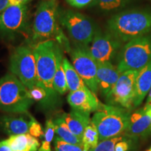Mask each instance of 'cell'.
I'll return each instance as SVG.
<instances>
[{
  "instance_id": "cell-20",
  "label": "cell",
  "mask_w": 151,
  "mask_h": 151,
  "mask_svg": "<svg viewBox=\"0 0 151 151\" xmlns=\"http://www.w3.org/2000/svg\"><path fill=\"white\" fill-rule=\"evenodd\" d=\"M6 141L12 151H38L41 146L37 138L29 134L11 136Z\"/></svg>"
},
{
  "instance_id": "cell-2",
  "label": "cell",
  "mask_w": 151,
  "mask_h": 151,
  "mask_svg": "<svg viewBox=\"0 0 151 151\" xmlns=\"http://www.w3.org/2000/svg\"><path fill=\"white\" fill-rule=\"evenodd\" d=\"M32 48L37 65V86L46 92L47 101L54 100L57 92L53 88V79L58 56L61 52L60 44L55 39H49L35 43Z\"/></svg>"
},
{
  "instance_id": "cell-26",
  "label": "cell",
  "mask_w": 151,
  "mask_h": 151,
  "mask_svg": "<svg viewBox=\"0 0 151 151\" xmlns=\"http://www.w3.org/2000/svg\"><path fill=\"white\" fill-rule=\"evenodd\" d=\"M55 134V131L54 122L51 119H48L46 122L43 141L38 151H51L50 144L54 139Z\"/></svg>"
},
{
  "instance_id": "cell-25",
  "label": "cell",
  "mask_w": 151,
  "mask_h": 151,
  "mask_svg": "<svg viewBox=\"0 0 151 151\" xmlns=\"http://www.w3.org/2000/svg\"><path fill=\"white\" fill-rule=\"evenodd\" d=\"M128 1L129 0H94L90 6L109 12L122 8Z\"/></svg>"
},
{
  "instance_id": "cell-22",
  "label": "cell",
  "mask_w": 151,
  "mask_h": 151,
  "mask_svg": "<svg viewBox=\"0 0 151 151\" xmlns=\"http://www.w3.org/2000/svg\"><path fill=\"white\" fill-rule=\"evenodd\" d=\"M55 125V134L62 141L69 143H72L76 145H82V139L73 134L69 128L68 127L64 119L62 116L56 118L53 121Z\"/></svg>"
},
{
  "instance_id": "cell-29",
  "label": "cell",
  "mask_w": 151,
  "mask_h": 151,
  "mask_svg": "<svg viewBox=\"0 0 151 151\" xmlns=\"http://www.w3.org/2000/svg\"><path fill=\"white\" fill-rule=\"evenodd\" d=\"M26 4V0H0V14L9 6Z\"/></svg>"
},
{
  "instance_id": "cell-11",
  "label": "cell",
  "mask_w": 151,
  "mask_h": 151,
  "mask_svg": "<svg viewBox=\"0 0 151 151\" xmlns=\"http://www.w3.org/2000/svg\"><path fill=\"white\" fill-rule=\"evenodd\" d=\"M70 50L73 67L88 88L97 94L99 91L97 79V62L90 54L88 46L76 45Z\"/></svg>"
},
{
  "instance_id": "cell-33",
  "label": "cell",
  "mask_w": 151,
  "mask_h": 151,
  "mask_svg": "<svg viewBox=\"0 0 151 151\" xmlns=\"http://www.w3.org/2000/svg\"><path fill=\"white\" fill-rule=\"evenodd\" d=\"M144 108L148 109V110H150L151 109V89L150 90V92L148 93V98H147L146 102V104H145Z\"/></svg>"
},
{
  "instance_id": "cell-19",
  "label": "cell",
  "mask_w": 151,
  "mask_h": 151,
  "mask_svg": "<svg viewBox=\"0 0 151 151\" xmlns=\"http://www.w3.org/2000/svg\"><path fill=\"white\" fill-rule=\"evenodd\" d=\"M136 139L122 134L117 137L99 141L93 151H131Z\"/></svg>"
},
{
  "instance_id": "cell-10",
  "label": "cell",
  "mask_w": 151,
  "mask_h": 151,
  "mask_svg": "<svg viewBox=\"0 0 151 151\" xmlns=\"http://www.w3.org/2000/svg\"><path fill=\"white\" fill-rule=\"evenodd\" d=\"M138 71L121 73L113 90L105 98L108 104L131 111L134 108L136 78Z\"/></svg>"
},
{
  "instance_id": "cell-8",
  "label": "cell",
  "mask_w": 151,
  "mask_h": 151,
  "mask_svg": "<svg viewBox=\"0 0 151 151\" xmlns=\"http://www.w3.org/2000/svg\"><path fill=\"white\" fill-rule=\"evenodd\" d=\"M9 69L28 90L37 86L36 60L30 47L20 46L13 50L9 58Z\"/></svg>"
},
{
  "instance_id": "cell-37",
  "label": "cell",
  "mask_w": 151,
  "mask_h": 151,
  "mask_svg": "<svg viewBox=\"0 0 151 151\" xmlns=\"http://www.w3.org/2000/svg\"><path fill=\"white\" fill-rule=\"evenodd\" d=\"M83 151H86V150H83Z\"/></svg>"
},
{
  "instance_id": "cell-21",
  "label": "cell",
  "mask_w": 151,
  "mask_h": 151,
  "mask_svg": "<svg viewBox=\"0 0 151 151\" xmlns=\"http://www.w3.org/2000/svg\"><path fill=\"white\" fill-rule=\"evenodd\" d=\"M62 65L65 70L68 89L70 92H73L80 89H86L88 87L84 83L83 80L77 72L72 64L66 57H63Z\"/></svg>"
},
{
  "instance_id": "cell-6",
  "label": "cell",
  "mask_w": 151,
  "mask_h": 151,
  "mask_svg": "<svg viewBox=\"0 0 151 151\" xmlns=\"http://www.w3.org/2000/svg\"><path fill=\"white\" fill-rule=\"evenodd\" d=\"M151 61V37L143 36L128 41L118 54V67L120 73L139 71Z\"/></svg>"
},
{
  "instance_id": "cell-31",
  "label": "cell",
  "mask_w": 151,
  "mask_h": 151,
  "mask_svg": "<svg viewBox=\"0 0 151 151\" xmlns=\"http://www.w3.org/2000/svg\"><path fill=\"white\" fill-rule=\"evenodd\" d=\"M94 0H70L68 3L71 6L77 9H82L90 5Z\"/></svg>"
},
{
  "instance_id": "cell-1",
  "label": "cell",
  "mask_w": 151,
  "mask_h": 151,
  "mask_svg": "<svg viewBox=\"0 0 151 151\" xmlns=\"http://www.w3.org/2000/svg\"><path fill=\"white\" fill-rule=\"evenodd\" d=\"M107 26L109 33L122 43H127L151 31V11L120 12L109 19Z\"/></svg>"
},
{
  "instance_id": "cell-5",
  "label": "cell",
  "mask_w": 151,
  "mask_h": 151,
  "mask_svg": "<svg viewBox=\"0 0 151 151\" xmlns=\"http://www.w3.org/2000/svg\"><path fill=\"white\" fill-rule=\"evenodd\" d=\"M130 111L118 106L101 103L91 119L99 133V141L124 133Z\"/></svg>"
},
{
  "instance_id": "cell-7",
  "label": "cell",
  "mask_w": 151,
  "mask_h": 151,
  "mask_svg": "<svg viewBox=\"0 0 151 151\" xmlns=\"http://www.w3.org/2000/svg\"><path fill=\"white\" fill-rule=\"evenodd\" d=\"M59 23L65 28L71 40L79 46H89L97 32L91 19L70 9L59 10Z\"/></svg>"
},
{
  "instance_id": "cell-12",
  "label": "cell",
  "mask_w": 151,
  "mask_h": 151,
  "mask_svg": "<svg viewBox=\"0 0 151 151\" xmlns=\"http://www.w3.org/2000/svg\"><path fill=\"white\" fill-rule=\"evenodd\" d=\"M122 42L110 33H101L97 30L88 50L97 63L111 62L121 49Z\"/></svg>"
},
{
  "instance_id": "cell-13",
  "label": "cell",
  "mask_w": 151,
  "mask_h": 151,
  "mask_svg": "<svg viewBox=\"0 0 151 151\" xmlns=\"http://www.w3.org/2000/svg\"><path fill=\"white\" fill-rule=\"evenodd\" d=\"M151 133V112L143 108L130 113L127 127L124 134L137 140Z\"/></svg>"
},
{
  "instance_id": "cell-28",
  "label": "cell",
  "mask_w": 151,
  "mask_h": 151,
  "mask_svg": "<svg viewBox=\"0 0 151 151\" xmlns=\"http://www.w3.org/2000/svg\"><path fill=\"white\" fill-rule=\"evenodd\" d=\"M30 94L34 101H47V93L44 89L39 86L34 87L32 89L29 90Z\"/></svg>"
},
{
  "instance_id": "cell-34",
  "label": "cell",
  "mask_w": 151,
  "mask_h": 151,
  "mask_svg": "<svg viewBox=\"0 0 151 151\" xmlns=\"http://www.w3.org/2000/svg\"><path fill=\"white\" fill-rule=\"evenodd\" d=\"M31 1H32V0H26V4H27L30 2Z\"/></svg>"
},
{
  "instance_id": "cell-9",
  "label": "cell",
  "mask_w": 151,
  "mask_h": 151,
  "mask_svg": "<svg viewBox=\"0 0 151 151\" xmlns=\"http://www.w3.org/2000/svg\"><path fill=\"white\" fill-rule=\"evenodd\" d=\"M29 20L27 4L9 6L0 14V37L11 40L17 35L27 33L29 28Z\"/></svg>"
},
{
  "instance_id": "cell-24",
  "label": "cell",
  "mask_w": 151,
  "mask_h": 151,
  "mask_svg": "<svg viewBox=\"0 0 151 151\" xmlns=\"http://www.w3.org/2000/svg\"><path fill=\"white\" fill-rule=\"evenodd\" d=\"M99 142V133L93 122H90L85 129L82 138L83 150L86 151H93Z\"/></svg>"
},
{
  "instance_id": "cell-4",
  "label": "cell",
  "mask_w": 151,
  "mask_h": 151,
  "mask_svg": "<svg viewBox=\"0 0 151 151\" xmlns=\"http://www.w3.org/2000/svg\"><path fill=\"white\" fill-rule=\"evenodd\" d=\"M59 7L58 0H42L38 5L31 29L33 44L54 39L59 32Z\"/></svg>"
},
{
  "instance_id": "cell-30",
  "label": "cell",
  "mask_w": 151,
  "mask_h": 151,
  "mask_svg": "<svg viewBox=\"0 0 151 151\" xmlns=\"http://www.w3.org/2000/svg\"><path fill=\"white\" fill-rule=\"evenodd\" d=\"M29 134L36 138L43 137L44 136V131H43L41 125L36 120L33 122L31 127H30Z\"/></svg>"
},
{
  "instance_id": "cell-18",
  "label": "cell",
  "mask_w": 151,
  "mask_h": 151,
  "mask_svg": "<svg viewBox=\"0 0 151 151\" xmlns=\"http://www.w3.org/2000/svg\"><path fill=\"white\" fill-rule=\"evenodd\" d=\"M151 89V61L138 71L136 78L134 108L139 106Z\"/></svg>"
},
{
  "instance_id": "cell-3",
  "label": "cell",
  "mask_w": 151,
  "mask_h": 151,
  "mask_svg": "<svg viewBox=\"0 0 151 151\" xmlns=\"http://www.w3.org/2000/svg\"><path fill=\"white\" fill-rule=\"evenodd\" d=\"M34 101L29 90L16 76L7 73L0 78V110L11 113H22Z\"/></svg>"
},
{
  "instance_id": "cell-36",
  "label": "cell",
  "mask_w": 151,
  "mask_h": 151,
  "mask_svg": "<svg viewBox=\"0 0 151 151\" xmlns=\"http://www.w3.org/2000/svg\"><path fill=\"white\" fill-rule=\"evenodd\" d=\"M66 1H67V2H68V1H70V0H66Z\"/></svg>"
},
{
  "instance_id": "cell-15",
  "label": "cell",
  "mask_w": 151,
  "mask_h": 151,
  "mask_svg": "<svg viewBox=\"0 0 151 151\" xmlns=\"http://www.w3.org/2000/svg\"><path fill=\"white\" fill-rule=\"evenodd\" d=\"M67 101L71 109L90 113L95 112L101 104L96 94L89 88L70 92L67 96Z\"/></svg>"
},
{
  "instance_id": "cell-16",
  "label": "cell",
  "mask_w": 151,
  "mask_h": 151,
  "mask_svg": "<svg viewBox=\"0 0 151 151\" xmlns=\"http://www.w3.org/2000/svg\"><path fill=\"white\" fill-rule=\"evenodd\" d=\"M121 73L111 62L97 63L98 89L105 98L113 90Z\"/></svg>"
},
{
  "instance_id": "cell-38",
  "label": "cell",
  "mask_w": 151,
  "mask_h": 151,
  "mask_svg": "<svg viewBox=\"0 0 151 151\" xmlns=\"http://www.w3.org/2000/svg\"><path fill=\"white\" fill-rule=\"evenodd\" d=\"M150 150H151V148H150Z\"/></svg>"
},
{
  "instance_id": "cell-14",
  "label": "cell",
  "mask_w": 151,
  "mask_h": 151,
  "mask_svg": "<svg viewBox=\"0 0 151 151\" xmlns=\"http://www.w3.org/2000/svg\"><path fill=\"white\" fill-rule=\"evenodd\" d=\"M35 119L28 112L17 113V116H4L0 118V126L9 137L29 134L30 127Z\"/></svg>"
},
{
  "instance_id": "cell-23",
  "label": "cell",
  "mask_w": 151,
  "mask_h": 151,
  "mask_svg": "<svg viewBox=\"0 0 151 151\" xmlns=\"http://www.w3.org/2000/svg\"><path fill=\"white\" fill-rule=\"evenodd\" d=\"M62 59H63V56H62V52H60L58 56L56 71L53 79L54 89L57 93L61 94V95L65 94L69 90L65 70H64L63 65H62Z\"/></svg>"
},
{
  "instance_id": "cell-27",
  "label": "cell",
  "mask_w": 151,
  "mask_h": 151,
  "mask_svg": "<svg viewBox=\"0 0 151 151\" xmlns=\"http://www.w3.org/2000/svg\"><path fill=\"white\" fill-rule=\"evenodd\" d=\"M54 147L55 151H83L82 145H76L62 141L57 136L54 139Z\"/></svg>"
},
{
  "instance_id": "cell-17",
  "label": "cell",
  "mask_w": 151,
  "mask_h": 151,
  "mask_svg": "<svg viewBox=\"0 0 151 151\" xmlns=\"http://www.w3.org/2000/svg\"><path fill=\"white\" fill-rule=\"evenodd\" d=\"M90 114L71 109L69 113H63L61 116L73 134L82 139L85 129L91 122Z\"/></svg>"
},
{
  "instance_id": "cell-35",
  "label": "cell",
  "mask_w": 151,
  "mask_h": 151,
  "mask_svg": "<svg viewBox=\"0 0 151 151\" xmlns=\"http://www.w3.org/2000/svg\"><path fill=\"white\" fill-rule=\"evenodd\" d=\"M146 151H151V150H150V149H149V150H147Z\"/></svg>"
},
{
  "instance_id": "cell-32",
  "label": "cell",
  "mask_w": 151,
  "mask_h": 151,
  "mask_svg": "<svg viewBox=\"0 0 151 151\" xmlns=\"http://www.w3.org/2000/svg\"><path fill=\"white\" fill-rule=\"evenodd\" d=\"M0 151H12L6 140L0 142Z\"/></svg>"
}]
</instances>
